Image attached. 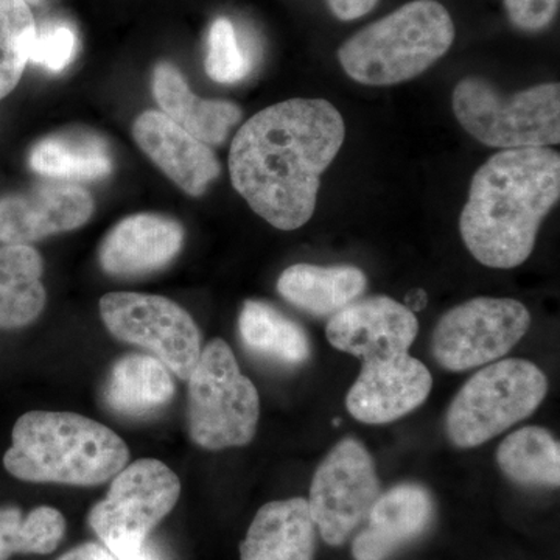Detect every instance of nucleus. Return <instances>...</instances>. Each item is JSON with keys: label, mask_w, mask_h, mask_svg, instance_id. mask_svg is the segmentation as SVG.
<instances>
[{"label": "nucleus", "mask_w": 560, "mask_h": 560, "mask_svg": "<svg viewBox=\"0 0 560 560\" xmlns=\"http://www.w3.org/2000/svg\"><path fill=\"white\" fill-rule=\"evenodd\" d=\"M345 138V120L330 102L276 103L245 121L232 140V186L271 226L300 230L315 213L320 176Z\"/></svg>", "instance_id": "nucleus-1"}, {"label": "nucleus", "mask_w": 560, "mask_h": 560, "mask_svg": "<svg viewBox=\"0 0 560 560\" xmlns=\"http://www.w3.org/2000/svg\"><path fill=\"white\" fill-rule=\"evenodd\" d=\"M559 198L558 151L547 147L499 151L471 178L459 219L464 245L485 267H521Z\"/></svg>", "instance_id": "nucleus-2"}, {"label": "nucleus", "mask_w": 560, "mask_h": 560, "mask_svg": "<svg viewBox=\"0 0 560 560\" xmlns=\"http://www.w3.org/2000/svg\"><path fill=\"white\" fill-rule=\"evenodd\" d=\"M120 436L97 420L68 411H31L13 429L3 466L28 482L98 486L128 464Z\"/></svg>", "instance_id": "nucleus-3"}, {"label": "nucleus", "mask_w": 560, "mask_h": 560, "mask_svg": "<svg viewBox=\"0 0 560 560\" xmlns=\"http://www.w3.org/2000/svg\"><path fill=\"white\" fill-rule=\"evenodd\" d=\"M451 13L436 0H412L350 36L338 60L364 86H394L422 75L451 50Z\"/></svg>", "instance_id": "nucleus-4"}, {"label": "nucleus", "mask_w": 560, "mask_h": 560, "mask_svg": "<svg viewBox=\"0 0 560 560\" xmlns=\"http://www.w3.org/2000/svg\"><path fill=\"white\" fill-rule=\"evenodd\" d=\"M452 106L460 127L493 149L559 145V83L537 84L514 95H501L489 81L467 77L453 90Z\"/></svg>", "instance_id": "nucleus-5"}, {"label": "nucleus", "mask_w": 560, "mask_h": 560, "mask_svg": "<svg viewBox=\"0 0 560 560\" xmlns=\"http://www.w3.org/2000/svg\"><path fill=\"white\" fill-rule=\"evenodd\" d=\"M260 399L220 338L201 350L189 377L187 422L191 441L206 451L243 447L256 436Z\"/></svg>", "instance_id": "nucleus-6"}, {"label": "nucleus", "mask_w": 560, "mask_h": 560, "mask_svg": "<svg viewBox=\"0 0 560 560\" xmlns=\"http://www.w3.org/2000/svg\"><path fill=\"white\" fill-rule=\"evenodd\" d=\"M547 393V375L530 361L490 363L471 375L448 407V440L460 448L485 444L528 419Z\"/></svg>", "instance_id": "nucleus-7"}, {"label": "nucleus", "mask_w": 560, "mask_h": 560, "mask_svg": "<svg viewBox=\"0 0 560 560\" xmlns=\"http://www.w3.org/2000/svg\"><path fill=\"white\" fill-rule=\"evenodd\" d=\"M179 495V478L171 467L160 459L136 460L114 477L105 500L92 508L91 528L117 559H130L171 514Z\"/></svg>", "instance_id": "nucleus-8"}, {"label": "nucleus", "mask_w": 560, "mask_h": 560, "mask_svg": "<svg viewBox=\"0 0 560 560\" xmlns=\"http://www.w3.org/2000/svg\"><path fill=\"white\" fill-rule=\"evenodd\" d=\"M377 467L368 448L353 438L338 442L313 477L308 511L320 539L340 547L366 522L381 497Z\"/></svg>", "instance_id": "nucleus-9"}, {"label": "nucleus", "mask_w": 560, "mask_h": 560, "mask_svg": "<svg viewBox=\"0 0 560 560\" xmlns=\"http://www.w3.org/2000/svg\"><path fill=\"white\" fill-rule=\"evenodd\" d=\"M530 326V313L511 298H475L445 313L431 352L442 368L460 372L503 359Z\"/></svg>", "instance_id": "nucleus-10"}, {"label": "nucleus", "mask_w": 560, "mask_h": 560, "mask_svg": "<svg viewBox=\"0 0 560 560\" xmlns=\"http://www.w3.org/2000/svg\"><path fill=\"white\" fill-rule=\"evenodd\" d=\"M106 329L117 338L149 349L183 381H189L201 355V334L194 318L168 298L108 293L101 300Z\"/></svg>", "instance_id": "nucleus-11"}, {"label": "nucleus", "mask_w": 560, "mask_h": 560, "mask_svg": "<svg viewBox=\"0 0 560 560\" xmlns=\"http://www.w3.org/2000/svg\"><path fill=\"white\" fill-rule=\"evenodd\" d=\"M418 331L415 312L389 296L359 298L331 315L326 327L335 349L363 361L407 353Z\"/></svg>", "instance_id": "nucleus-12"}, {"label": "nucleus", "mask_w": 560, "mask_h": 560, "mask_svg": "<svg viewBox=\"0 0 560 560\" xmlns=\"http://www.w3.org/2000/svg\"><path fill=\"white\" fill-rule=\"evenodd\" d=\"M433 386L429 368L410 353L363 361L359 378L346 397L353 419L385 425L418 410Z\"/></svg>", "instance_id": "nucleus-13"}, {"label": "nucleus", "mask_w": 560, "mask_h": 560, "mask_svg": "<svg viewBox=\"0 0 560 560\" xmlns=\"http://www.w3.org/2000/svg\"><path fill=\"white\" fill-rule=\"evenodd\" d=\"M94 212V200L83 187L46 184L0 198V242L28 245L49 235L83 226Z\"/></svg>", "instance_id": "nucleus-14"}, {"label": "nucleus", "mask_w": 560, "mask_h": 560, "mask_svg": "<svg viewBox=\"0 0 560 560\" xmlns=\"http://www.w3.org/2000/svg\"><path fill=\"white\" fill-rule=\"evenodd\" d=\"M132 136L140 150L191 197H200L220 176V162L212 149L164 113L147 110L140 114L132 127Z\"/></svg>", "instance_id": "nucleus-15"}, {"label": "nucleus", "mask_w": 560, "mask_h": 560, "mask_svg": "<svg viewBox=\"0 0 560 560\" xmlns=\"http://www.w3.org/2000/svg\"><path fill=\"white\" fill-rule=\"evenodd\" d=\"M434 501L418 482H401L381 493L368 515L366 526L352 545L355 560H388L430 528Z\"/></svg>", "instance_id": "nucleus-16"}, {"label": "nucleus", "mask_w": 560, "mask_h": 560, "mask_svg": "<svg viewBox=\"0 0 560 560\" xmlns=\"http://www.w3.org/2000/svg\"><path fill=\"white\" fill-rule=\"evenodd\" d=\"M184 231L178 221L156 213L121 220L101 248L103 270L113 276H138L161 270L178 256Z\"/></svg>", "instance_id": "nucleus-17"}, {"label": "nucleus", "mask_w": 560, "mask_h": 560, "mask_svg": "<svg viewBox=\"0 0 560 560\" xmlns=\"http://www.w3.org/2000/svg\"><path fill=\"white\" fill-rule=\"evenodd\" d=\"M316 528L307 500L271 501L261 506L241 545V560H313Z\"/></svg>", "instance_id": "nucleus-18"}, {"label": "nucleus", "mask_w": 560, "mask_h": 560, "mask_svg": "<svg viewBox=\"0 0 560 560\" xmlns=\"http://www.w3.org/2000/svg\"><path fill=\"white\" fill-rule=\"evenodd\" d=\"M153 94L168 119L209 147L221 145L242 119V109L235 103L197 97L171 62L154 68Z\"/></svg>", "instance_id": "nucleus-19"}, {"label": "nucleus", "mask_w": 560, "mask_h": 560, "mask_svg": "<svg viewBox=\"0 0 560 560\" xmlns=\"http://www.w3.org/2000/svg\"><path fill=\"white\" fill-rule=\"evenodd\" d=\"M368 287L366 275L352 265H291L280 275V296L312 316H331L359 300Z\"/></svg>", "instance_id": "nucleus-20"}, {"label": "nucleus", "mask_w": 560, "mask_h": 560, "mask_svg": "<svg viewBox=\"0 0 560 560\" xmlns=\"http://www.w3.org/2000/svg\"><path fill=\"white\" fill-rule=\"evenodd\" d=\"M175 394L171 371L156 357H124L114 364L106 382L105 400L119 415H151L172 400Z\"/></svg>", "instance_id": "nucleus-21"}, {"label": "nucleus", "mask_w": 560, "mask_h": 560, "mask_svg": "<svg viewBox=\"0 0 560 560\" xmlns=\"http://www.w3.org/2000/svg\"><path fill=\"white\" fill-rule=\"evenodd\" d=\"M43 259L28 245L0 248V329L33 323L46 307Z\"/></svg>", "instance_id": "nucleus-22"}, {"label": "nucleus", "mask_w": 560, "mask_h": 560, "mask_svg": "<svg viewBox=\"0 0 560 560\" xmlns=\"http://www.w3.org/2000/svg\"><path fill=\"white\" fill-rule=\"evenodd\" d=\"M238 330L246 349L261 359L285 366H300L311 359L307 331L267 302L246 301Z\"/></svg>", "instance_id": "nucleus-23"}, {"label": "nucleus", "mask_w": 560, "mask_h": 560, "mask_svg": "<svg viewBox=\"0 0 560 560\" xmlns=\"http://www.w3.org/2000/svg\"><path fill=\"white\" fill-rule=\"evenodd\" d=\"M32 171L47 178L98 179L113 172L105 140L91 132H65L40 140L31 153Z\"/></svg>", "instance_id": "nucleus-24"}, {"label": "nucleus", "mask_w": 560, "mask_h": 560, "mask_svg": "<svg viewBox=\"0 0 560 560\" xmlns=\"http://www.w3.org/2000/svg\"><path fill=\"white\" fill-rule=\"evenodd\" d=\"M497 463L504 477L517 485L559 488V441L541 427H525L510 434L497 451Z\"/></svg>", "instance_id": "nucleus-25"}, {"label": "nucleus", "mask_w": 560, "mask_h": 560, "mask_svg": "<svg viewBox=\"0 0 560 560\" xmlns=\"http://www.w3.org/2000/svg\"><path fill=\"white\" fill-rule=\"evenodd\" d=\"M66 534L60 511L39 506L22 514L20 508H0V560L14 555H50Z\"/></svg>", "instance_id": "nucleus-26"}, {"label": "nucleus", "mask_w": 560, "mask_h": 560, "mask_svg": "<svg viewBox=\"0 0 560 560\" xmlns=\"http://www.w3.org/2000/svg\"><path fill=\"white\" fill-rule=\"evenodd\" d=\"M35 35V18L25 0H0V101L20 83Z\"/></svg>", "instance_id": "nucleus-27"}, {"label": "nucleus", "mask_w": 560, "mask_h": 560, "mask_svg": "<svg viewBox=\"0 0 560 560\" xmlns=\"http://www.w3.org/2000/svg\"><path fill=\"white\" fill-rule=\"evenodd\" d=\"M253 70V58L243 46L234 24L228 18H219L210 25L206 72L221 84H235L245 80Z\"/></svg>", "instance_id": "nucleus-28"}, {"label": "nucleus", "mask_w": 560, "mask_h": 560, "mask_svg": "<svg viewBox=\"0 0 560 560\" xmlns=\"http://www.w3.org/2000/svg\"><path fill=\"white\" fill-rule=\"evenodd\" d=\"M77 54V35L69 25L47 24L38 28L33 39L28 61L44 66L51 72L68 68Z\"/></svg>", "instance_id": "nucleus-29"}, {"label": "nucleus", "mask_w": 560, "mask_h": 560, "mask_svg": "<svg viewBox=\"0 0 560 560\" xmlns=\"http://www.w3.org/2000/svg\"><path fill=\"white\" fill-rule=\"evenodd\" d=\"M508 18L523 32L545 31L555 21L559 0H503Z\"/></svg>", "instance_id": "nucleus-30"}, {"label": "nucleus", "mask_w": 560, "mask_h": 560, "mask_svg": "<svg viewBox=\"0 0 560 560\" xmlns=\"http://www.w3.org/2000/svg\"><path fill=\"white\" fill-rule=\"evenodd\" d=\"M381 0H327L331 14L340 21H355L366 16Z\"/></svg>", "instance_id": "nucleus-31"}, {"label": "nucleus", "mask_w": 560, "mask_h": 560, "mask_svg": "<svg viewBox=\"0 0 560 560\" xmlns=\"http://www.w3.org/2000/svg\"><path fill=\"white\" fill-rule=\"evenodd\" d=\"M58 560H119L105 547V545L90 544L73 548Z\"/></svg>", "instance_id": "nucleus-32"}, {"label": "nucleus", "mask_w": 560, "mask_h": 560, "mask_svg": "<svg viewBox=\"0 0 560 560\" xmlns=\"http://www.w3.org/2000/svg\"><path fill=\"white\" fill-rule=\"evenodd\" d=\"M127 560H162V558L161 552L156 550V547L147 541V544L143 545L135 556H131V558Z\"/></svg>", "instance_id": "nucleus-33"}]
</instances>
